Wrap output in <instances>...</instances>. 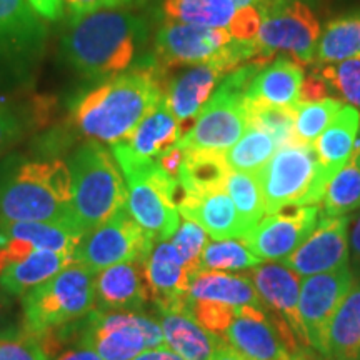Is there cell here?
Segmentation results:
<instances>
[{
  "mask_svg": "<svg viewBox=\"0 0 360 360\" xmlns=\"http://www.w3.org/2000/svg\"><path fill=\"white\" fill-rule=\"evenodd\" d=\"M0 360H49L40 335L22 332L19 335L0 339Z\"/></svg>",
  "mask_w": 360,
  "mask_h": 360,
  "instance_id": "obj_41",
  "label": "cell"
},
{
  "mask_svg": "<svg viewBox=\"0 0 360 360\" xmlns=\"http://www.w3.org/2000/svg\"><path fill=\"white\" fill-rule=\"evenodd\" d=\"M96 272L74 262L20 297L22 327L44 335L80 321L96 309Z\"/></svg>",
  "mask_w": 360,
  "mask_h": 360,
  "instance_id": "obj_7",
  "label": "cell"
},
{
  "mask_svg": "<svg viewBox=\"0 0 360 360\" xmlns=\"http://www.w3.org/2000/svg\"><path fill=\"white\" fill-rule=\"evenodd\" d=\"M304 69L289 57L277 58L262 67L245 90V102L267 103L277 107H294L299 103Z\"/></svg>",
  "mask_w": 360,
  "mask_h": 360,
  "instance_id": "obj_22",
  "label": "cell"
},
{
  "mask_svg": "<svg viewBox=\"0 0 360 360\" xmlns=\"http://www.w3.org/2000/svg\"><path fill=\"white\" fill-rule=\"evenodd\" d=\"M72 205L79 229L87 233L127 207V186L114 154L103 143L85 141L67 159Z\"/></svg>",
  "mask_w": 360,
  "mask_h": 360,
  "instance_id": "obj_4",
  "label": "cell"
},
{
  "mask_svg": "<svg viewBox=\"0 0 360 360\" xmlns=\"http://www.w3.org/2000/svg\"><path fill=\"white\" fill-rule=\"evenodd\" d=\"M236 310L227 305H220L214 302H205V300H188V312L193 315L197 322L205 328L207 332L222 339V335L231 326L236 317Z\"/></svg>",
  "mask_w": 360,
  "mask_h": 360,
  "instance_id": "obj_40",
  "label": "cell"
},
{
  "mask_svg": "<svg viewBox=\"0 0 360 360\" xmlns=\"http://www.w3.org/2000/svg\"><path fill=\"white\" fill-rule=\"evenodd\" d=\"M260 11L257 6L237 8L236 17H233L229 32L236 40H242V42H250L255 40L260 29Z\"/></svg>",
  "mask_w": 360,
  "mask_h": 360,
  "instance_id": "obj_42",
  "label": "cell"
},
{
  "mask_svg": "<svg viewBox=\"0 0 360 360\" xmlns=\"http://www.w3.org/2000/svg\"><path fill=\"white\" fill-rule=\"evenodd\" d=\"M285 360H315V359L310 354L304 352V354H299V355H292V357L285 359Z\"/></svg>",
  "mask_w": 360,
  "mask_h": 360,
  "instance_id": "obj_53",
  "label": "cell"
},
{
  "mask_svg": "<svg viewBox=\"0 0 360 360\" xmlns=\"http://www.w3.org/2000/svg\"><path fill=\"white\" fill-rule=\"evenodd\" d=\"M51 334L60 344H82L103 360H132L147 349L165 347L160 323L143 312L94 309L80 321Z\"/></svg>",
  "mask_w": 360,
  "mask_h": 360,
  "instance_id": "obj_6",
  "label": "cell"
},
{
  "mask_svg": "<svg viewBox=\"0 0 360 360\" xmlns=\"http://www.w3.org/2000/svg\"><path fill=\"white\" fill-rule=\"evenodd\" d=\"M127 186V210L155 242L170 240L180 225V186L154 159H141L124 142L110 147Z\"/></svg>",
  "mask_w": 360,
  "mask_h": 360,
  "instance_id": "obj_5",
  "label": "cell"
},
{
  "mask_svg": "<svg viewBox=\"0 0 360 360\" xmlns=\"http://www.w3.org/2000/svg\"><path fill=\"white\" fill-rule=\"evenodd\" d=\"M349 224L347 215L321 219V224H317L304 244L283 259L282 264L299 277L332 272L349 265Z\"/></svg>",
  "mask_w": 360,
  "mask_h": 360,
  "instance_id": "obj_17",
  "label": "cell"
},
{
  "mask_svg": "<svg viewBox=\"0 0 360 360\" xmlns=\"http://www.w3.org/2000/svg\"><path fill=\"white\" fill-rule=\"evenodd\" d=\"M257 175L265 214L321 204L328 184L314 147L297 142L278 147Z\"/></svg>",
  "mask_w": 360,
  "mask_h": 360,
  "instance_id": "obj_9",
  "label": "cell"
},
{
  "mask_svg": "<svg viewBox=\"0 0 360 360\" xmlns=\"http://www.w3.org/2000/svg\"><path fill=\"white\" fill-rule=\"evenodd\" d=\"M184 159H186V150L177 143V146H174L172 148H169L167 152H164V154L157 157L155 162L165 174L170 175V177L175 180H179Z\"/></svg>",
  "mask_w": 360,
  "mask_h": 360,
  "instance_id": "obj_49",
  "label": "cell"
},
{
  "mask_svg": "<svg viewBox=\"0 0 360 360\" xmlns=\"http://www.w3.org/2000/svg\"><path fill=\"white\" fill-rule=\"evenodd\" d=\"M132 360H184L179 354H175L174 350L167 347H155V349H147L134 357Z\"/></svg>",
  "mask_w": 360,
  "mask_h": 360,
  "instance_id": "obj_50",
  "label": "cell"
},
{
  "mask_svg": "<svg viewBox=\"0 0 360 360\" xmlns=\"http://www.w3.org/2000/svg\"><path fill=\"white\" fill-rule=\"evenodd\" d=\"M47 29L27 0H0V89L27 82L42 58Z\"/></svg>",
  "mask_w": 360,
  "mask_h": 360,
  "instance_id": "obj_10",
  "label": "cell"
},
{
  "mask_svg": "<svg viewBox=\"0 0 360 360\" xmlns=\"http://www.w3.org/2000/svg\"><path fill=\"white\" fill-rule=\"evenodd\" d=\"M13 222H53L79 229L65 160L11 155L0 162V224Z\"/></svg>",
  "mask_w": 360,
  "mask_h": 360,
  "instance_id": "obj_3",
  "label": "cell"
},
{
  "mask_svg": "<svg viewBox=\"0 0 360 360\" xmlns=\"http://www.w3.org/2000/svg\"><path fill=\"white\" fill-rule=\"evenodd\" d=\"M327 342L328 360H360V281L337 309Z\"/></svg>",
  "mask_w": 360,
  "mask_h": 360,
  "instance_id": "obj_29",
  "label": "cell"
},
{
  "mask_svg": "<svg viewBox=\"0 0 360 360\" xmlns=\"http://www.w3.org/2000/svg\"><path fill=\"white\" fill-rule=\"evenodd\" d=\"M20 122L8 107L0 103V155L20 137Z\"/></svg>",
  "mask_w": 360,
  "mask_h": 360,
  "instance_id": "obj_45",
  "label": "cell"
},
{
  "mask_svg": "<svg viewBox=\"0 0 360 360\" xmlns=\"http://www.w3.org/2000/svg\"><path fill=\"white\" fill-rule=\"evenodd\" d=\"M277 148L276 139L267 130L257 125H249L245 134L225 152V162L229 169L236 172L259 174L264 165L272 159Z\"/></svg>",
  "mask_w": 360,
  "mask_h": 360,
  "instance_id": "obj_33",
  "label": "cell"
},
{
  "mask_svg": "<svg viewBox=\"0 0 360 360\" xmlns=\"http://www.w3.org/2000/svg\"><path fill=\"white\" fill-rule=\"evenodd\" d=\"M339 98H323L317 102L297 103V114L294 122V137L297 143L312 146L315 139L321 135L334 115L342 109Z\"/></svg>",
  "mask_w": 360,
  "mask_h": 360,
  "instance_id": "obj_36",
  "label": "cell"
},
{
  "mask_svg": "<svg viewBox=\"0 0 360 360\" xmlns=\"http://www.w3.org/2000/svg\"><path fill=\"white\" fill-rule=\"evenodd\" d=\"M170 242H172L174 249L184 265L191 270L192 276H195L200 270L202 252H204L205 245L209 244L207 232L199 224L184 219L172 238H170Z\"/></svg>",
  "mask_w": 360,
  "mask_h": 360,
  "instance_id": "obj_39",
  "label": "cell"
},
{
  "mask_svg": "<svg viewBox=\"0 0 360 360\" xmlns=\"http://www.w3.org/2000/svg\"><path fill=\"white\" fill-rule=\"evenodd\" d=\"M22 332V315L17 312L12 297L0 289V339L19 335Z\"/></svg>",
  "mask_w": 360,
  "mask_h": 360,
  "instance_id": "obj_44",
  "label": "cell"
},
{
  "mask_svg": "<svg viewBox=\"0 0 360 360\" xmlns=\"http://www.w3.org/2000/svg\"><path fill=\"white\" fill-rule=\"evenodd\" d=\"M155 240L132 219L127 207L82 237L74 257L92 272L146 260Z\"/></svg>",
  "mask_w": 360,
  "mask_h": 360,
  "instance_id": "obj_12",
  "label": "cell"
},
{
  "mask_svg": "<svg viewBox=\"0 0 360 360\" xmlns=\"http://www.w3.org/2000/svg\"><path fill=\"white\" fill-rule=\"evenodd\" d=\"M360 209V139L355 142L347 164L327 184L321 219L345 217Z\"/></svg>",
  "mask_w": 360,
  "mask_h": 360,
  "instance_id": "obj_30",
  "label": "cell"
},
{
  "mask_svg": "<svg viewBox=\"0 0 360 360\" xmlns=\"http://www.w3.org/2000/svg\"><path fill=\"white\" fill-rule=\"evenodd\" d=\"M160 327L165 347L184 360H210L222 339L207 332L187 310H162Z\"/></svg>",
  "mask_w": 360,
  "mask_h": 360,
  "instance_id": "obj_24",
  "label": "cell"
},
{
  "mask_svg": "<svg viewBox=\"0 0 360 360\" xmlns=\"http://www.w3.org/2000/svg\"><path fill=\"white\" fill-rule=\"evenodd\" d=\"M236 44L227 29L167 22L155 34L154 60L160 69L199 65L224 57Z\"/></svg>",
  "mask_w": 360,
  "mask_h": 360,
  "instance_id": "obj_15",
  "label": "cell"
},
{
  "mask_svg": "<svg viewBox=\"0 0 360 360\" xmlns=\"http://www.w3.org/2000/svg\"><path fill=\"white\" fill-rule=\"evenodd\" d=\"M225 192L231 195L245 233L254 229L265 215V204L257 174H245L231 170L225 180Z\"/></svg>",
  "mask_w": 360,
  "mask_h": 360,
  "instance_id": "obj_34",
  "label": "cell"
},
{
  "mask_svg": "<svg viewBox=\"0 0 360 360\" xmlns=\"http://www.w3.org/2000/svg\"><path fill=\"white\" fill-rule=\"evenodd\" d=\"M330 89L323 82V79L319 74L309 75L307 79H304L302 85H300V94H299V102L307 103V102H317L328 98Z\"/></svg>",
  "mask_w": 360,
  "mask_h": 360,
  "instance_id": "obj_46",
  "label": "cell"
},
{
  "mask_svg": "<svg viewBox=\"0 0 360 360\" xmlns=\"http://www.w3.org/2000/svg\"><path fill=\"white\" fill-rule=\"evenodd\" d=\"M150 302L143 260L112 265L96 276V309L142 312Z\"/></svg>",
  "mask_w": 360,
  "mask_h": 360,
  "instance_id": "obj_20",
  "label": "cell"
},
{
  "mask_svg": "<svg viewBox=\"0 0 360 360\" xmlns=\"http://www.w3.org/2000/svg\"><path fill=\"white\" fill-rule=\"evenodd\" d=\"M72 254H62L53 250H35L29 257L11 265L0 274V289L12 299H20L22 295L32 290L34 287L47 282L57 276L67 265L74 264Z\"/></svg>",
  "mask_w": 360,
  "mask_h": 360,
  "instance_id": "obj_27",
  "label": "cell"
},
{
  "mask_svg": "<svg viewBox=\"0 0 360 360\" xmlns=\"http://www.w3.org/2000/svg\"><path fill=\"white\" fill-rule=\"evenodd\" d=\"M355 282L350 265L304 277L300 282V317L310 349L328 359V328L332 319L344 302Z\"/></svg>",
  "mask_w": 360,
  "mask_h": 360,
  "instance_id": "obj_14",
  "label": "cell"
},
{
  "mask_svg": "<svg viewBox=\"0 0 360 360\" xmlns=\"http://www.w3.org/2000/svg\"><path fill=\"white\" fill-rule=\"evenodd\" d=\"M148 24L124 8H107L72 19L60 52L77 74L96 82L119 77L146 58Z\"/></svg>",
  "mask_w": 360,
  "mask_h": 360,
  "instance_id": "obj_1",
  "label": "cell"
},
{
  "mask_svg": "<svg viewBox=\"0 0 360 360\" xmlns=\"http://www.w3.org/2000/svg\"><path fill=\"white\" fill-rule=\"evenodd\" d=\"M188 300H205L232 309L245 305L265 309L249 276H232L220 270H199L191 281Z\"/></svg>",
  "mask_w": 360,
  "mask_h": 360,
  "instance_id": "obj_23",
  "label": "cell"
},
{
  "mask_svg": "<svg viewBox=\"0 0 360 360\" xmlns=\"http://www.w3.org/2000/svg\"><path fill=\"white\" fill-rule=\"evenodd\" d=\"M142 2V0H64L65 8L69 11L72 19L87 15V13L97 11H107V8H124L129 6Z\"/></svg>",
  "mask_w": 360,
  "mask_h": 360,
  "instance_id": "obj_43",
  "label": "cell"
},
{
  "mask_svg": "<svg viewBox=\"0 0 360 360\" xmlns=\"http://www.w3.org/2000/svg\"><path fill=\"white\" fill-rule=\"evenodd\" d=\"M222 340L245 360H285L305 352L282 317L252 305L236 310Z\"/></svg>",
  "mask_w": 360,
  "mask_h": 360,
  "instance_id": "obj_13",
  "label": "cell"
},
{
  "mask_svg": "<svg viewBox=\"0 0 360 360\" xmlns=\"http://www.w3.org/2000/svg\"><path fill=\"white\" fill-rule=\"evenodd\" d=\"M349 265L355 281H360V212L349 224Z\"/></svg>",
  "mask_w": 360,
  "mask_h": 360,
  "instance_id": "obj_47",
  "label": "cell"
},
{
  "mask_svg": "<svg viewBox=\"0 0 360 360\" xmlns=\"http://www.w3.org/2000/svg\"><path fill=\"white\" fill-rule=\"evenodd\" d=\"M232 2L237 8H245V7H252V6H259L262 0H232Z\"/></svg>",
  "mask_w": 360,
  "mask_h": 360,
  "instance_id": "obj_52",
  "label": "cell"
},
{
  "mask_svg": "<svg viewBox=\"0 0 360 360\" xmlns=\"http://www.w3.org/2000/svg\"><path fill=\"white\" fill-rule=\"evenodd\" d=\"M262 67L245 64L225 75L179 146L186 150L225 154L249 129L245 90Z\"/></svg>",
  "mask_w": 360,
  "mask_h": 360,
  "instance_id": "obj_8",
  "label": "cell"
},
{
  "mask_svg": "<svg viewBox=\"0 0 360 360\" xmlns=\"http://www.w3.org/2000/svg\"><path fill=\"white\" fill-rule=\"evenodd\" d=\"M321 217L317 205L295 207L269 214L242 237L252 254L260 260H283L295 252L315 231Z\"/></svg>",
  "mask_w": 360,
  "mask_h": 360,
  "instance_id": "obj_16",
  "label": "cell"
},
{
  "mask_svg": "<svg viewBox=\"0 0 360 360\" xmlns=\"http://www.w3.org/2000/svg\"><path fill=\"white\" fill-rule=\"evenodd\" d=\"M180 137V127L177 119L169 109L165 96L160 98L155 109L143 117L141 124L135 127L125 141H122L134 155L141 159H157L177 146Z\"/></svg>",
  "mask_w": 360,
  "mask_h": 360,
  "instance_id": "obj_26",
  "label": "cell"
},
{
  "mask_svg": "<svg viewBox=\"0 0 360 360\" xmlns=\"http://www.w3.org/2000/svg\"><path fill=\"white\" fill-rule=\"evenodd\" d=\"M150 302L162 310H187L192 274L175 252L172 242H155L143 260Z\"/></svg>",
  "mask_w": 360,
  "mask_h": 360,
  "instance_id": "obj_18",
  "label": "cell"
},
{
  "mask_svg": "<svg viewBox=\"0 0 360 360\" xmlns=\"http://www.w3.org/2000/svg\"><path fill=\"white\" fill-rule=\"evenodd\" d=\"M245 105L249 112V125H257V127L267 130L276 139L278 147L295 142L294 122L297 105L277 107L257 102H245Z\"/></svg>",
  "mask_w": 360,
  "mask_h": 360,
  "instance_id": "obj_37",
  "label": "cell"
},
{
  "mask_svg": "<svg viewBox=\"0 0 360 360\" xmlns=\"http://www.w3.org/2000/svg\"><path fill=\"white\" fill-rule=\"evenodd\" d=\"M262 264V260L255 257L247 249L244 240L237 238H225V240H214L205 245L200 259V270H250Z\"/></svg>",
  "mask_w": 360,
  "mask_h": 360,
  "instance_id": "obj_35",
  "label": "cell"
},
{
  "mask_svg": "<svg viewBox=\"0 0 360 360\" xmlns=\"http://www.w3.org/2000/svg\"><path fill=\"white\" fill-rule=\"evenodd\" d=\"M260 29L255 40L265 52H283L297 64H312L322 27L304 0H262Z\"/></svg>",
  "mask_w": 360,
  "mask_h": 360,
  "instance_id": "obj_11",
  "label": "cell"
},
{
  "mask_svg": "<svg viewBox=\"0 0 360 360\" xmlns=\"http://www.w3.org/2000/svg\"><path fill=\"white\" fill-rule=\"evenodd\" d=\"M249 277L270 314L282 317L289 323L299 344L310 349L299 309L300 282H302L300 277L282 262L260 264L257 267L250 269Z\"/></svg>",
  "mask_w": 360,
  "mask_h": 360,
  "instance_id": "obj_19",
  "label": "cell"
},
{
  "mask_svg": "<svg viewBox=\"0 0 360 360\" xmlns=\"http://www.w3.org/2000/svg\"><path fill=\"white\" fill-rule=\"evenodd\" d=\"M360 56V11L328 22L315 49V64H337Z\"/></svg>",
  "mask_w": 360,
  "mask_h": 360,
  "instance_id": "obj_31",
  "label": "cell"
},
{
  "mask_svg": "<svg viewBox=\"0 0 360 360\" xmlns=\"http://www.w3.org/2000/svg\"><path fill=\"white\" fill-rule=\"evenodd\" d=\"M334 90L339 101L347 102L360 112V56L337 62V64H326L317 72Z\"/></svg>",
  "mask_w": 360,
  "mask_h": 360,
  "instance_id": "obj_38",
  "label": "cell"
},
{
  "mask_svg": "<svg viewBox=\"0 0 360 360\" xmlns=\"http://www.w3.org/2000/svg\"><path fill=\"white\" fill-rule=\"evenodd\" d=\"M179 212L184 219L199 224L214 240L245 236L244 222L225 188L187 197L179 204Z\"/></svg>",
  "mask_w": 360,
  "mask_h": 360,
  "instance_id": "obj_21",
  "label": "cell"
},
{
  "mask_svg": "<svg viewBox=\"0 0 360 360\" xmlns=\"http://www.w3.org/2000/svg\"><path fill=\"white\" fill-rule=\"evenodd\" d=\"M49 360H103L97 352L92 349L85 347L77 342H70V344L60 345L56 352L51 355Z\"/></svg>",
  "mask_w": 360,
  "mask_h": 360,
  "instance_id": "obj_48",
  "label": "cell"
},
{
  "mask_svg": "<svg viewBox=\"0 0 360 360\" xmlns=\"http://www.w3.org/2000/svg\"><path fill=\"white\" fill-rule=\"evenodd\" d=\"M186 150V148H184ZM231 172L225 154L205 150H186L182 169L179 175L180 199L179 204L187 197H197L202 193L225 188V180Z\"/></svg>",
  "mask_w": 360,
  "mask_h": 360,
  "instance_id": "obj_28",
  "label": "cell"
},
{
  "mask_svg": "<svg viewBox=\"0 0 360 360\" xmlns=\"http://www.w3.org/2000/svg\"><path fill=\"white\" fill-rule=\"evenodd\" d=\"M160 74L154 58H147L119 77L101 82L72 103V122L89 141L110 147L125 141L165 96Z\"/></svg>",
  "mask_w": 360,
  "mask_h": 360,
  "instance_id": "obj_2",
  "label": "cell"
},
{
  "mask_svg": "<svg viewBox=\"0 0 360 360\" xmlns=\"http://www.w3.org/2000/svg\"><path fill=\"white\" fill-rule=\"evenodd\" d=\"M162 11L169 22L229 29L237 7L232 0H164Z\"/></svg>",
  "mask_w": 360,
  "mask_h": 360,
  "instance_id": "obj_32",
  "label": "cell"
},
{
  "mask_svg": "<svg viewBox=\"0 0 360 360\" xmlns=\"http://www.w3.org/2000/svg\"><path fill=\"white\" fill-rule=\"evenodd\" d=\"M210 360H245V359L242 357L240 354H237L231 345H227L222 340V344L219 345L212 357H210Z\"/></svg>",
  "mask_w": 360,
  "mask_h": 360,
  "instance_id": "obj_51",
  "label": "cell"
},
{
  "mask_svg": "<svg viewBox=\"0 0 360 360\" xmlns=\"http://www.w3.org/2000/svg\"><path fill=\"white\" fill-rule=\"evenodd\" d=\"M360 127V112L352 105H345L337 112L326 130L312 143L323 175L334 177L347 164L352 154Z\"/></svg>",
  "mask_w": 360,
  "mask_h": 360,
  "instance_id": "obj_25",
  "label": "cell"
}]
</instances>
